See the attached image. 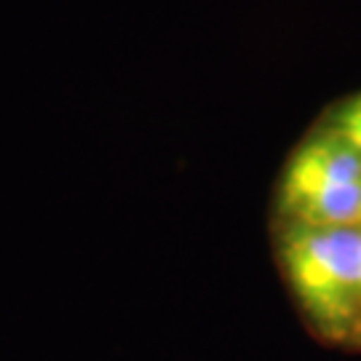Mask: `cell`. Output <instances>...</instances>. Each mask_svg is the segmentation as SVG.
Wrapping results in <instances>:
<instances>
[{
    "instance_id": "4",
    "label": "cell",
    "mask_w": 361,
    "mask_h": 361,
    "mask_svg": "<svg viewBox=\"0 0 361 361\" xmlns=\"http://www.w3.org/2000/svg\"><path fill=\"white\" fill-rule=\"evenodd\" d=\"M329 126L340 131L345 140H350V142L361 150V94L359 97H353L350 102H345L340 110H337Z\"/></svg>"
},
{
    "instance_id": "1",
    "label": "cell",
    "mask_w": 361,
    "mask_h": 361,
    "mask_svg": "<svg viewBox=\"0 0 361 361\" xmlns=\"http://www.w3.org/2000/svg\"><path fill=\"white\" fill-rule=\"evenodd\" d=\"M286 281L326 337H348L361 324V225L310 228L286 222Z\"/></svg>"
},
{
    "instance_id": "2",
    "label": "cell",
    "mask_w": 361,
    "mask_h": 361,
    "mask_svg": "<svg viewBox=\"0 0 361 361\" xmlns=\"http://www.w3.org/2000/svg\"><path fill=\"white\" fill-rule=\"evenodd\" d=\"M329 185H361V150L332 126L300 145L284 174L281 204Z\"/></svg>"
},
{
    "instance_id": "3",
    "label": "cell",
    "mask_w": 361,
    "mask_h": 361,
    "mask_svg": "<svg viewBox=\"0 0 361 361\" xmlns=\"http://www.w3.org/2000/svg\"><path fill=\"white\" fill-rule=\"evenodd\" d=\"M292 225L310 228H345L361 225V185H329L281 204Z\"/></svg>"
}]
</instances>
